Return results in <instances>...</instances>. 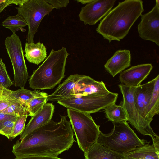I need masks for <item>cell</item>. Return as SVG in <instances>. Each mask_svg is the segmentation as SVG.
Wrapping results in <instances>:
<instances>
[{
    "label": "cell",
    "instance_id": "6da1fadb",
    "mask_svg": "<svg viewBox=\"0 0 159 159\" xmlns=\"http://www.w3.org/2000/svg\"><path fill=\"white\" fill-rule=\"evenodd\" d=\"M60 120H51L34 130L23 140H18L12 147L16 157L39 156L57 157L68 150L75 142L70 121L65 116Z\"/></svg>",
    "mask_w": 159,
    "mask_h": 159
},
{
    "label": "cell",
    "instance_id": "7a4b0ae2",
    "mask_svg": "<svg viewBox=\"0 0 159 159\" xmlns=\"http://www.w3.org/2000/svg\"><path fill=\"white\" fill-rule=\"evenodd\" d=\"M141 0H126L119 2L101 20L97 32L109 42L120 41L128 33L130 28L144 11Z\"/></svg>",
    "mask_w": 159,
    "mask_h": 159
},
{
    "label": "cell",
    "instance_id": "3957f363",
    "mask_svg": "<svg viewBox=\"0 0 159 159\" xmlns=\"http://www.w3.org/2000/svg\"><path fill=\"white\" fill-rule=\"evenodd\" d=\"M69 55L64 47L56 51L52 49L43 62L33 71L29 80L30 87L42 90L54 88L65 77Z\"/></svg>",
    "mask_w": 159,
    "mask_h": 159
},
{
    "label": "cell",
    "instance_id": "277c9868",
    "mask_svg": "<svg viewBox=\"0 0 159 159\" xmlns=\"http://www.w3.org/2000/svg\"><path fill=\"white\" fill-rule=\"evenodd\" d=\"M111 132L100 133L97 142L116 152L124 154L147 143L140 139L131 128L127 121L113 122Z\"/></svg>",
    "mask_w": 159,
    "mask_h": 159
},
{
    "label": "cell",
    "instance_id": "5b68a950",
    "mask_svg": "<svg viewBox=\"0 0 159 159\" xmlns=\"http://www.w3.org/2000/svg\"><path fill=\"white\" fill-rule=\"evenodd\" d=\"M72 129L79 148L84 153L97 140L101 131L90 114L70 109H67Z\"/></svg>",
    "mask_w": 159,
    "mask_h": 159
},
{
    "label": "cell",
    "instance_id": "8992f818",
    "mask_svg": "<svg viewBox=\"0 0 159 159\" xmlns=\"http://www.w3.org/2000/svg\"><path fill=\"white\" fill-rule=\"evenodd\" d=\"M118 94L111 92L105 95L72 96L57 102L67 109L90 114L104 109L116 102Z\"/></svg>",
    "mask_w": 159,
    "mask_h": 159
},
{
    "label": "cell",
    "instance_id": "52a82bcc",
    "mask_svg": "<svg viewBox=\"0 0 159 159\" xmlns=\"http://www.w3.org/2000/svg\"><path fill=\"white\" fill-rule=\"evenodd\" d=\"M16 8L17 14L23 18L28 25L27 43H34V36L41 21L54 8L45 0H27Z\"/></svg>",
    "mask_w": 159,
    "mask_h": 159
},
{
    "label": "cell",
    "instance_id": "ba28073f",
    "mask_svg": "<svg viewBox=\"0 0 159 159\" xmlns=\"http://www.w3.org/2000/svg\"><path fill=\"white\" fill-rule=\"evenodd\" d=\"M4 43L13 68V84L16 87L23 88L29 75L21 42L16 33H13L11 36L6 38Z\"/></svg>",
    "mask_w": 159,
    "mask_h": 159
},
{
    "label": "cell",
    "instance_id": "9c48e42d",
    "mask_svg": "<svg viewBox=\"0 0 159 159\" xmlns=\"http://www.w3.org/2000/svg\"><path fill=\"white\" fill-rule=\"evenodd\" d=\"M156 77L148 82L136 87L134 104L138 126V131L143 135H148L152 141L159 138L145 119L146 107L152 95Z\"/></svg>",
    "mask_w": 159,
    "mask_h": 159
},
{
    "label": "cell",
    "instance_id": "30bf717a",
    "mask_svg": "<svg viewBox=\"0 0 159 159\" xmlns=\"http://www.w3.org/2000/svg\"><path fill=\"white\" fill-rule=\"evenodd\" d=\"M138 32L142 39L149 40L159 45V1L151 10L141 15V21L138 25Z\"/></svg>",
    "mask_w": 159,
    "mask_h": 159
},
{
    "label": "cell",
    "instance_id": "8fae6325",
    "mask_svg": "<svg viewBox=\"0 0 159 159\" xmlns=\"http://www.w3.org/2000/svg\"><path fill=\"white\" fill-rule=\"evenodd\" d=\"M116 0H93L82 7L79 14L80 21L85 25H95L111 10Z\"/></svg>",
    "mask_w": 159,
    "mask_h": 159
},
{
    "label": "cell",
    "instance_id": "7c38bea8",
    "mask_svg": "<svg viewBox=\"0 0 159 159\" xmlns=\"http://www.w3.org/2000/svg\"><path fill=\"white\" fill-rule=\"evenodd\" d=\"M151 64H143L133 66L120 73L119 80L126 86L136 87L141 85L152 70Z\"/></svg>",
    "mask_w": 159,
    "mask_h": 159
},
{
    "label": "cell",
    "instance_id": "4fadbf2b",
    "mask_svg": "<svg viewBox=\"0 0 159 159\" xmlns=\"http://www.w3.org/2000/svg\"><path fill=\"white\" fill-rule=\"evenodd\" d=\"M110 92L103 81H96L89 76L85 75L74 87L70 97L89 95H105Z\"/></svg>",
    "mask_w": 159,
    "mask_h": 159
},
{
    "label": "cell",
    "instance_id": "5bb4252c",
    "mask_svg": "<svg viewBox=\"0 0 159 159\" xmlns=\"http://www.w3.org/2000/svg\"><path fill=\"white\" fill-rule=\"evenodd\" d=\"M54 110V106L52 103H46L38 112L31 117L20 135L19 140H23L31 132L50 121L53 116Z\"/></svg>",
    "mask_w": 159,
    "mask_h": 159
},
{
    "label": "cell",
    "instance_id": "9a60e30c",
    "mask_svg": "<svg viewBox=\"0 0 159 159\" xmlns=\"http://www.w3.org/2000/svg\"><path fill=\"white\" fill-rule=\"evenodd\" d=\"M130 51L119 50L116 51L104 65L106 70L113 77L120 73L131 65Z\"/></svg>",
    "mask_w": 159,
    "mask_h": 159
},
{
    "label": "cell",
    "instance_id": "2e32d148",
    "mask_svg": "<svg viewBox=\"0 0 159 159\" xmlns=\"http://www.w3.org/2000/svg\"><path fill=\"white\" fill-rule=\"evenodd\" d=\"M123 97L121 102L128 119V121L138 130L137 115L134 104V93L136 87L126 86L123 84L118 85Z\"/></svg>",
    "mask_w": 159,
    "mask_h": 159
},
{
    "label": "cell",
    "instance_id": "e0dca14e",
    "mask_svg": "<svg viewBox=\"0 0 159 159\" xmlns=\"http://www.w3.org/2000/svg\"><path fill=\"white\" fill-rule=\"evenodd\" d=\"M84 75L78 74L70 75L52 94L48 95L47 101H57L70 97L74 87Z\"/></svg>",
    "mask_w": 159,
    "mask_h": 159
},
{
    "label": "cell",
    "instance_id": "ac0fdd59",
    "mask_svg": "<svg viewBox=\"0 0 159 159\" xmlns=\"http://www.w3.org/2000/svg\"><path fill=\"white\" fill-rule=\"evenodd\" d=\"M2 95L14 102L25 105L26 103L33 98L47 96V94L43 92L35 90L33 91L20 88L13 91L5 88H2ZM26 106V105H25Z\"/></svg>",
    "mask_w": 159,
    "mask_h": 159
},
{
    "label": "cell",
    "instance_id": "d6986e66",
    "mask_svg": "<svg viewBox=\"0 0 159 159\" xmlns=\"http://www.w3.org/2000/svg\"><path fill=\"white\" fill-rule=\"evenodd\" d=\"M84 159H127L123 154L96 142L84 153Z\"/></svg>",
    "mask_w": 159,
    "mask_h": 159
},
{
    "label": "cell",
    "instance_id": "ffe728a7",
    "mask_svg": "<svg viewBox=\"0 0 159 159\" xmlns=\"http://www.w3.org/2000/svg\"><path fill=\"white\" fill-rule=\"evenodd\" d=\"M24 56L30 63L39 65L47 57V49L43 43L39 42L36 43H26L25 45Z\"/></svg>",
    "mask_w": 159,
    "mask_h": 159
},
{
    "label": "cell",
    "instance_id": "44dd1931",
    "mask_svg": "<svg viewBox=\"0 0 159 159\" xmlns=\"http://www.w3.org/2000/svg\"><path fill=\"white\" fill-rule=\"evenodd\" d=\"M150 143L149 141L123 154L127 159H159V149Z\"/></svg>",
    "mask_w": 159,
    "mask_h": 159
},
{
    "label": "cell",
    "instance_id": "7402d4cb",
    "mask_svg": "<svg viewBox=\"0 0 159 159\" xmlns=\"http://www.w3.org/2000/svg\"><path fill=\"white\" fill-rule=\"evenodd\" d=\"M159 75L156 77L153 90L146 107L145 119L150 125L154 116L159 112Z\"/></svg>",
    "mask_w": 159,
    "mask_h": 159
},
{
    "label": "cell",
    "instance_id": "603a6c76",
    "mask_svg": "<svg viewBox=\"0 0 159 159\" xmlns=\"http://www.w3.org/2000/svg\"><path fill=\"white\" fill-rule=\"evenodd\" d=\"M106 118L113 122L128 121L125 109L121 102L119 105L113 104L104 109Z\"/></svg>",
    "mask_w": 159,
    "mask_h": 159
},
{
    "label": "cell",
    "instance_id": "cb8c5ba5",
    "mask_svg": "<svg viewBox=\"0 0 159 159\" xmlns=\"http://www.w3.org/2000/svg\"><path fill=\"white\" fill-rule=\"evenodd\" d=\"M2 25L4 27L10 30L13 33L20 30L22 31H26L23 28L28 25L27 24L23 18L17 14L13 16H9L2 22Z\"/></svg>",
    "mask_w": 159,
    "mask_h": 159
},
{
    "label": "cell",
    "instance_id": "d4e9b609",
    "mask_svg": "<svg viewBox=\"0 0 159 159\" xmlns=\"http://www.w3.org/2000/svg\"><path fill=\"white\" fill-rule=\"evenodd\" d=\"M47 96L36 98L26 103L25 105L27 107L29 116L31 117L34 116L42 109L47 103Z\"/></svg>",
    "mask_w": 159,
    "mask_h": 159
},
{
    "label": "cell",
    "instance_id": "484cf974",
    "mask_svg": "<svg viewBox=\"0 0 159 159\" xmlns=\"http://www.w3.org/2000/svg\"><path fill=\"white\" fill-rule=\"evenodd\" d=\"M1 112L5 114L17 115L19 116L26 115L29 116L26 106L16 102L9 106Z\"/></svg>",
    "mask_w": 159,
    "mask_h": 159
},
{
    "label": "cell",
    "instance_id": "4316f807",
    "mask_svg": "<svg viewBox=\"0 0 159 159\" xmlns=\"http://www.w3.org/2000/svg\"><path fill=\"white\" fill-rule=\"evenodd\" d=\"M13 85L7 71L5 64L0 58V89L5 88L9 89Z\"/></svg>",
    "mask_w": 159,
    "mask_h": 159
},
{
    "label": "cell",
    "instance_id": "83f0119b",
    "mask_svg": "<svg viewBox=\"0 0 159 159\" xmlns=\"http://www.w3.org/2000/svg\"><path fill=\"white\" fill-rule=\"evenodd\" d=\"M28 115L18 116L16 120L10 139L20 135L24 130Z\"/></svg>",
    "mask_w": 159,
    "mask_h": 159
},
{
    "label": "cell",
    "instance_id": "f1b7e54d",
    "mask_svg": "<svg viewBox=\"0 0 159 159\" xmlns=\"http://www.w3.org/2000/svg\"><path fill=\"white\" fill-rule=\"evenodd\" d=\"M18 116L5 120L0 123V134L10 139L16 120Z\"/></svg>",
    "mask_w": 159,
    "mask_h": 159
},
{
    "label": "cell",
    "instance_id": "f546056e",
    "mask_svg": "<svg viewBox=\"0 0 159 159\" xmlns=\"http://www.w3.org/2000/svg\"><path fill=\"white\" fill-rule=\"evenodd\" d=\"M54 8L59 9L66 7L69 3V0H45Z\"/></svg>",
    "mask_w": 159,
    "mask_h": 159
},
{
    "label": "cell",
    "instance_id": "4dcf8cb0",
    "mask_svg": "<svg viewBox=\"0 0 159 159\" xmlns=\"http://www.w3.org/2000/svg\"><path fill=\"white\" fill-rule=\"evenodd\" d=\"M15 103V102L12 100L2 95L0 99V112Z\"/></svg>",
    "mask_w": 159,
    "mask_h": 159
},
{
    "label": "cell",
    "instance_id": "1f68e13d",
    "mask_svg": "<svg viewBox=\"0 0 159 159\" xmlns=\"http://www.w3.org/2000/svg\"><path fill=\"white\" fill-rule=\"evenodd\" d=\"M14 159H62L58 157L33 156L16 157Z\"/></svg>",
    "mask_w": 159,
    "mask_h": 159
},
{
    "label": "cell",
    "instance_id": "d6a6232c",
    "mask_svg": "<svg viewBox=\"0 0 159 159\" xmlns=\"http://www.w3.org/2000/svg\"><path fill=\"white\" fill-rule=\"evenodd\" d=\"M17 116H19L7 114L0 112V123L5 120Z\"/></svg>",
    "mask_w": 159,
    "mask_h": 159
},
{
    "label": "cell",
    "instance_id": "836d02e7",
    "mask_svg": "<svg viewBox=\"0 0 159 159\" xmlns=\"http://www.w3.org/2000/svg\"><path fill=\"white\" fill-rule=\"evenodd\" d=\"M11 4V0H6L5 2L0 4V13L7 6Z\"/></svg>",
    "mask_w": 159,
    "mask_h": 159
},
{
    "label": "cell",
    "instance_id": "e575fe53",
    "mask_svg": "<svg viewBox=\"0 0 159 159\" xmlns=\"http://www.w3.org/2000/svg\"><path fill=\"white\" fill-rule=\"evenodd\" d=\"M93 0H76L78 3L80 2L82 4H87L93 2Z\"/></svg>",
    "mask_w": 159,
    "mask_h": 159
},
{
    "label": "cell",
    "instance_id": "d590c367",
    "mask_svg": "<svg viewBox=\"0 0 159 159\" xmlns=\"http://www.w3.org/2000/svg\"><path fill=\"white\" fill-rule=\"evenodd\" d=\"M3 90L2 89H0V99L1 98L2 96Z\"/></svg>",
    "mask_w": 159,
    "mask_h": 159
}]
</instances>
